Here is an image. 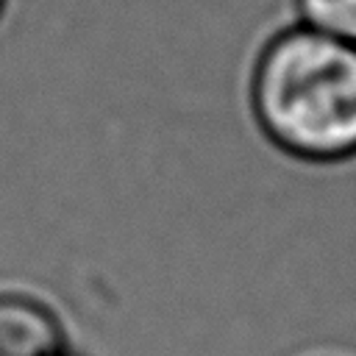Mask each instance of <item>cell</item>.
<instances>
[{
    "instance_id": "1",
    "label": "cell",
    "mask_w": 356,
    "mask_h": 356,
    "mask_svg": "<svg viewBox=\"0 0 356 356\" xmlns=\"http://www.w3.org/2000/svg\"><path fill=\"white\" fill-rule=\"evenodd\" d=\"M250 108L264 136L295 159H353L356 44L303 22L278 31L253 64Z\"/></svg>"
},
{
    "instance_id": "2",
    "label": "cell",
    "mask_w": 356,
    "mask_h": 356,
    "mask_svg": "<svg viewBox=\"0 0 356 356\" xmlns=\"http://www.w3.org/2000/svg\"><path fill=\"white\" fill-rule=\"evenodd\" d=\"M0 356H75L58 314L31 295H0Z\"/></svg>"
},
{
    "instance_id": "3",
    "label": "cell",
    "mask_w": 356,
    "mask_h": 356,
    "mask_svg": "<svg viewBox=\"0 0 356 356\" xmlns=\"http://www.w3.org/2000/svg\"><path fill=\"white\" fill-rule=\"evenodd\" d=\"M303 25L356 44V0H295Z\"/></svg>"
},
{
    "instance_id": "4",
    "label": "cell",
    "mask_w": 356,
    "mask_h": 356,
    "mask_svg": "<svg viewBox=\"0 0 356 356\" xmlns=\"http://www.w3.org/2000/svg\"><path fill=\"white\" fill-rule=\"evenodd\" d=\"M3 6H6V0H0V14H3Z\"/></svg>"
}]
</instances>
